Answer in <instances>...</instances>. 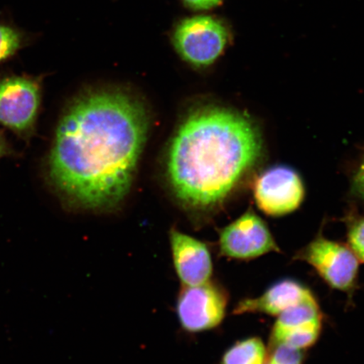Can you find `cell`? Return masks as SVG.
Listing matches in <instances>:
<instances>
[{
  "mask_svg": "<svg viewBox=\"0 0 364 364\" xmlns=\"http://www.w3.org/2000/svg\"><path fill=\"white\" fill-rule=\"evenodd\" d=\"M144 104L122 90L76 97L63 111L46 171L67 206L108 212L129 193L149 131Z\"/></svg>",
  "mask_w": 364,
  "mask_h": 364,
  "instance_id": "6da1fadb",
  "label": "cell"
},
{
  "mask_svg": "<svg viewBox=\"0 0 364 364\" xmlns=\"http://www.w3.org/2000/svg\"><path fill=\"white\" fill-rule=\"evenodd\" d=\"M262 156L256 122L234 109L208 105L191 112L173 136L168 178L184 208L209 213L229 198Z\"/></svg>",
  "mask_w": 364,
  "mask_h": 364,
  "instance_id": "7a4b0ae2",
  "label": "cell"
},
{
  "mask_svg": "<svg viewBox=\"0 0 364 364\" xmlns=\"http://www.w3.org/2000/svg\"><path fill=\"white\" fill-rule=\"evenodd\" d=\"M43 89V75H0V125L25 142H30L36 134Z\"/></svg>",
  "mask_w": 364,
  "mask_h": 364,
  "instance_id": "3957f363",
  "label": "cell"
},
{
  "mask_svg": "<svg viewBox=\"0 0 364 364\" xmlns=\"http://www.w3.org/2000/svg\"><path fill=\"white\" fill-rule=\"evenodd\" d=\"M294 258L311 265L331 289L353 295L360 262L347 245L318 235Z\"/></svg>",
  "mask_w": 364,
  "mask_h": 364,
  "instance_id": "277c9868",
  "label": "cell"
},
{
  "mask_svg": "<svg viewBox=\"0 0 364 364\" xmlns=\"http://www.w3.org/2000/svg\"><path fill=\"white\" fill-rule=\"evenodd\" d=\"M229 33L215 17L199 16L179 23L173 34V44L184 61L197 68L213 65L225 51Z\"/></svg>",
  "mask_w": 364,
  "mask_h": 364,
  "instance_id": "5b68a950",
  "label": "cell"
},
{
  "mask_svg": "<svg viewBox=\"0 0 364 364\" xmlns=\"http://www.w3.org/2000/svg\"><path fill=\"white\" fill-rule=\"evenodd\" d=\"M228 297L220 285L208 282L198 286H183L176 300L180 325L190 333L212 330L225 316Z\"/></svg>",
  "mask_w": 364,
  "mask_h": 364,
  "instance_id": "8992f818",
  "label": "cell"
},
{
  "mask_svg": "<svg viewBox=\"0 0 364 364\" xmlns=\"http://www.w3.org/2000/svg\"><path fill=\"white\" fill-rule=\"evenodd\" d=\"M254 198L257 207L268 216L289 215L303 203V181L298 173L289 166L268 168L255 181Z\"/></svg>",
  "mask_w": 364,
  "mask_h": 364,
  "instance_id": "52a82bcc",
  "label": "cell"
},
{
  "mask_svg": "<svg viewBox=\"0 0 364 364\" xmlns=\"http://www.w3.org/2000/svg\"><path fill=\"white\" fill-rule=\"evenodd\" d=\"M222 256L248 261L270 252H281L279 245L262 218L249 209L221 231Z\"/></svg>",
  "mask_w": 364,
  "mask_h": 364,
  "instance_id": "ba28073f",
  "label": "cell"
},
{
  "mask_svg": "<svg viewBox=\"0 0 364 364\" xmlns=\"http://www.w3.org/2000/svg\"><path fill=\"white\" fill-rule=\"evenodd\" d=\"M170 245L176 275L183 286H198L209 282L213 267L206 244L172 229Z\"/></svg>",
  "mask_w": 364,
  "mask_h": 364,
  "instance_id": "9c48e42d",
  "label": "cell"
},
{
  "mask_svg": "<svg viewBox=\"0 0 364 364\" xmlns=\"http://www.w3.org/2000/svg\"><path fill=\"white\" fill-rule=\"evenodd\" d=\"M315 300V296L306 287L292 279H284L272 285L259 297L242 300L234 313L236 315L264 314L277 317L287 309Z\"/></svg>",
  "mask_w": 364,
  "mask_h": 364,
  "instance_id": "30bf717a",
  "label": "cell"
},
{
  "mask_svg": "<svg viewBox=\"0 0 364 364\" xmlns=\"http://www.w3.org/2000/svg\"><path fill=\"white\" fill-rule=\"evenodd\" d=\"M316 321H322L320 307L315 301L298 304L277 316L272 331V343L276 345L289 331Z\"/></svg>",
  "mask_w": 364,
  "mask_h": 364,
  "instance_id": "8fae6325",
  "label": "cell"
},
{
  "mask_svg": "<svg viewBox=\"0 0 364 364\" xmlns=\"http://www.w3.org/2000/svg\"><path fill=\"white\" fill-rule=\"evenodd\" d=\"M34 41V33L21 28L6 17H0V66L12 60Z\"/></svg>",
  "mask_w": 364,
  "mask_h": 364,
  "instance_id": "7c38bea8",
  "label": "cell"
},
{
  "mask_svg": "<svg viewBox=\"0 0 364 364\" xmlns=\"http://www.w3.org/2000/svg\"><path fill=\"white\" fill-rule=\"evenodd\" d=\"M267 355L266 346L260 338H248L228 349L220 364H265Z\"/></svg>",
  "mask_w": 364,
  "mask_h": 364,
  "instance_id": "4fadbf2b",
  "label": "cell"
},
{
  "mask_svg": "<svg viewBox=\"0 0 364 364\" xmlns=\"http://www.w3.org/2000/svg\"><path fill=\"white\" fill-rule=\"evenodd\" d=\"M322 321H316L297 327L286 333L276 345L283 344L294 349L301 350L311 347L320 336ZM273 346V347H274Z\"/></svg>",
  "mask_w": 364,
  "mask_h": 364,
  "instance_id": "5bb4252c",
  "label": "cell"
},
{
  "mask_svg": "<svg viewBox=\"0 0 364 364\" xmlns=\"http://www.w3.org/2000/svg\"><path fill=\"white\" fill-rule=\"evenodd\" d=\"M348 240L350 249L356 255L359 262L364 263V216L350 223Z\"/></svg>",
  "mask_w": 364,
  "mask_h": 364,
  "instance_id": "9a60e30c",
  "label": "cell"
},
{
  "mask_svg": "<svg viewBox=\"0 0 364 364\" xmlns=\"http://www.w3.org/2000/svg\"><path fill=\"white\" fill-rule=\"evenodd\" d=\"M351 193L355 197L364 199V156L355 171L351 185Z\"/></svg>",
  "mask_w": 364,
  "mask_h": 364,
  "instance_id": "2e32d148",
  "label": "cell"
},
{
  "mask_svg": "<svg viewBox=\"0 0 364 364\" xmlns=\"http://www.w3.org/2000/svg\"><path fill=\"white\" fill-rule=\"evenodd\" d=\"M183 2L195 10H208L218 6L221 0H183Z\"/></svg>",
  "mask_w": 364,
  "mask_h": 364,
  "instance_id": "e0dca14e",
  "label": "cell"
},
{
  "mask_svg": "<svg viewBox=\"0 0 364 364\" xmlns=\"http://www.w3.org/2000/svg\"><path fill=\"white\" fill-rule=\"evenodd\" d=\"M16 153L9 144L6 136L0 131V159L6 157L16 156Z\"/></svg>",
  "mask_w": 364,
  "mask_h": 364,
  "instance_id": "ac0fdd59",
  "label": "cell"
},
{
  "mask_svg": "<svg viewBox=\"0 0 364 364\" xmlns=\"http://www.w3.org/2000/svg\"><path fill=\"white\" fill-rule=\"evenodd\" d=\"M265 364H284V363H281L272 360V359H271V358H268L267 360L266 361Z\"/></svg>",
  "mask_w": 364,
  "mask_h": 364,
  "instance_id": "d6986e66",
  "label": "cell"
}]
</instances>
